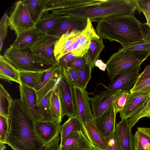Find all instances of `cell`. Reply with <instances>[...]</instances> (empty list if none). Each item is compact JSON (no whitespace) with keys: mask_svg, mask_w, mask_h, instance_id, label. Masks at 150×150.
Returning a JSON list of instances; mask_svg holds the SVG:
<instances>
[{"mask_svg":"<svg viewBox=\"0 0 150 150\" xmlns=\"http://www.w3.org/2000/svg\"><path fill=\"white\" fill-rule=\"evenodd\" d=\"M7 144L14 150H42L44 147L35 132L34 122L20 100H13L9 116Z\"/></svg>","mask_w":150,"mask_h":150,"instance_id":"1","label":"cell"},{"mask_svg":"<svg viewBox=\"0 0 150 150\" xmlns=\"http://www.w3.org/2000/svg\"><path fill=\"white\" fill-rule=\"evenodd\" d=\"M141 23L132 15L111 16L100 21L96 27L98 35L122 46L145 42Z\"/></svg>","mask_w":150,"mask_h":150,"instance_id":"2","label":"cell"},{"mask_svg":"<svg viewBox=\"0 0 150 150\" xmlns=\"http://www.w3.org/2000/svg\"><path fill=\"white\" fill-rule=\"evenodd\" d=\"M137 10L136 0H102L100 3L92 5L56 10L52 12L86 17L91 22L98 23L111 16L134 15Z\"/></svg>","mask_w":150,"mask_h":150,"instance_id":"3","label":"cell"},{"mask_svg":"<svg viewBox=\"0 0 150 150\" xmlns=\"http://www.w3.org/2000/svg\"><path fill=\"white\" fill-rule=\"evenodd\" d=\"M91 22L88 18L87 26L84 30L66 33L56 42L54 53L58 63L61 57L70 52H72L76 57L86 54L91 39L100 37Z\"/></svg>","mask_w":150,"mask_h":150,"instance_id":"4","label":"cell"},{"mask_svg":"<svg viewBox=\"0 0 150 150\" xmlns=\"http://www.w3.org/2000/svg\"><path fill=\"white\" fill-rule=\"evenodd\" d=\"M3 56L18 71H42L56 65L44 57L33 53L30 49H19L12 44Z\"/></svg>","mask_w":150,"mask_h":150,"instance_id":"5","label":"cell"},{"mask_svg":"<svg viewBox=\"0 0 150 150\" xmlns=\"http://www.w3.org/2000/svg\"><path fill=\"white\" fill-rule=\"evenodd\" d=\"M150 55L144 51L129 50L122 47L113 54L106 63V70L112 79L142 63Z\"/></svg>","mask_w":150,"mask_h":150,"instance_id":"6","label":"cell"},{"mask_svg":"<svg viewBox=\"0 0 150 150\" xmlns=\"http://www.w3.org/2000/svg\"><path fill=\"white\" fill-rule=\"evenodd\" d=\"M8 22L10 29L14 31L17 36L35 28V25L24 0L17 1L14 4Z\"/></svg>","mask_w":150,"mask_h":150,"instance_id":"7","label":"cell"},{"mask_svg":"<svg viewBox=\"0 0 150 150\" xmlns=\"http://www.w3.org/2000/svg\"><path fill=\"white\" fill-rule=\"evenodd\" d=\"M74 98L76 115L83 125L86 122L93 121L94 118L91 110V98L87 92L78 86L73 85Z\"/></svg>","mask_w":150,"mask_h":150,"instance_id":"8","label":"cell"},{"mask_svg":"<svg viewBox=\"0 0 150 150\" xmlns=\"http://www.w3.org/2000/svg\"><path fill=\"white\" fill-rule=\"evenodd\" d=\"M57 89L64 115L69 117L76 115L71 82L63 75Z\"/></svg>","mask_w":150,"mask_h":150,"instance_id":"9","label":"cell"},{"mask_svg":"<svg viewBox=\"0 0 150 150\" xmlns=\"http://www.w3.org/2000/svg\"><path fill=\"white\" fill-rule=\"evenodd\" d=\"M34 130L44 147L57 139L61 132V125L54 121L39 120L34 122Z\"/></svg>","mask_w":150,"mask_h":150,"instance_id":"10","label":"cell"},{"mask_svg":"<svg viewBox=\"0 0 150 150\" xmlns=\"http://www.w3.org/2000/svg\"><path fill=\"white\" fill-rule=\"evenodd\" d=\"M20 100L25 110L34 122L40 120L41 117L38 106L36 105V90L23 85H20Z\"/></svg>","mask_w":150,"mask_h":150,"instance_id":"11","label":"cell"},{"mask_svg":"<svg viewBox=\"0 0 150 150\" xmlns=\"http://www.w3.org/2000/svg\"><path fill=\"white\" fill-rule=\"evenodd\" d=\"M87 18L69 15L64 21L59 23L47 34L59 39L64 34L73 31H82L86 27Z\"/></svg>","mask_w":150,"mask_h":150,"instance_id":"12","label":"cell"},{"mask_svg":"<svg viewBox=\"0 0 150 150\" xmlns=\"http://www.w3.org/2000/svg\"><path fill=\"white\" fill-rule=\"evenodd\" d=\"M141 65L122 74L117 75L111 79L106 87L107 90L129 91L134 86L139 74Z\"/></svg>","mask_w":150,"mask_h":150,"instance_id":"13","label":"cell"},{"mask_svg":"<svg viewBox=\"0 0 150 150\" xmlns=\"http://www.w3.org/2000/svg\"><path fill=\"white\" fill-rule=\"evenodd\" d=\"M116 115L113 102L104 112L93 121L97 129L106 139L115 131Z\"/></svg>","mask_w":150,"mask_h":150,"instance_id":"14","label":"cell"},{"mask_svg":"<svg viewBox=\"0 0 150 150\" xmlns=\"http://www.w3.org/2000/svg\"><path fill=\"white\" fill-rule=\"evenodd\" d=\"M59 39L45 34L38 40L30 50L33 53L44 57L54 64L58 65L54 55V50L55 44Z\"/></svg>","mask_w":150,"mask_h":150,"instance_id":"15","label":"cell"},{"mask_svg":"<svg viewBox=\"0 0 150 150\" xmlns=\"http://www.w3.org/2000/svg\"><path fill=\"white\" fill-rule=\"evenodd\" d=\"M122 91L107 89L91 98V108L94 118L104 112Z\"/></svg>","mask_w":150,"mask_h":150,"instance_id":"16","label":"cell"},{"mask_svg":"<svg viewBox=\"0 0 150 150\" xmlns=\"http://www.w3.org/2000/svg\"><path fill=\"white\" fill-rule=\"evenodd\" d=\"M150 97V91L130 93L123 108L119 112L120 117L121 119L129 118L143 106Z\"/></svg>","mask_w":150,"mask_h":150,"instance_id":"17","label":"cell"},{"mask_svg":"<svg viewBox=\"0 0 150 150\" xmlns=\"http://www.w3.org/2000/svg\"><path fill=\"white\" fill-rule=\"evenodd\" d=\"M59 147V150H93L94 146L81 130L72 133Z\"/></svg>","mask_w":150,"mask_h":150,"instance_id":"18","label":"cell"},{"mask_svg":"<svg viewBox=\"0 0 150 150\" xmlns=\"http://www.w3.org/2000/svg\"><path fill=\"white\" fill-rule=\"evenodd\" d=\"M101 1L98 0H47L44 8L43 12L91 6L99 4Z\"/></svg>","mask_w":150,"mask_h":150,"instance_id":"19","label":"cell"},{"mask_svg":"<svg viewBox=\"0 0 150 150\" xmlns=\"http://www.w3.org/2000/svg\"><path fill=\"white\" fill-rule=\"evenodd\" d=\"M115 131L122 150H134L133 136L129 127L127 119H121L116 123Z\"/></svg>","mask_w":150,"mask_h":150,"instance_id":"20","label":"cell"},{"mask_svg":"<svg viewBox=\"0 0 150 150\" xmlns=\"http://www.w3.org/2000/svg\"><path fill=\"white\" fill-rule=\"evenodd\" d=\"M69 16L49 12H44L41 19L35 23V28L44 34H47Z\"/></svg>","mask_w":150,"mask_h":150,"instance_id":"21","label":"cell"},{"mask_svg":"<svg viewBox=\"0 0 150 150\" xmlns=\"http://www.w3.org/2000/svg\"><path fill=\"white\" fill-rule=\"evenodd\" d=\"M82 131L84 135L94 146L103 150L106 148V138L97 129L93 121H87L83 125Z\"/></svg>","mask_w":150,"mask_h":150,"instance_id":"22","label":"cell"},{"mask_svg":"<svg viewBox=\"0 0 150 150\" xmlns=\"http://www.w3.org/2000/svg\"><path fill=\"white\" fill-rule=\"evenodd\" d=\"M45 34L35 28H32L17 36L12 45L18 48L30 49Z\"/></svg>","mask_w":150,"mask_h":150,"instance_id":"23","label":"cell"},{"mask_svg":"<svg viewBox=\"0 0 150 150\" xmlns=\"http://www.w3.org/2000/svg\"><path fill=\"white\" fill-rule=\"evenodd\" d=\"M0 78L9 83L14 82L19 83V71L8 62L4 56L0 55Z\"/></svg>","mask_w":150,"mask_h":150,"instance_id":"24","label":"cell"},{"mask_svg":"<svg viewBox=\"0 0 150 150\" xmlns=\"http://www.w3.org/2000/svg\"><path fill=\"white\" fill-rule=\"evenodd\" d=\"M83 125L77 115L69 117L68 120L61 125L60 142L62 145L65 140L73 133L82 130Z\"/></svg>","mask_w":150,"mask_h":150,"instance_id":"25","label":"cell"},{"mask_svg":"<svg viewBox=\"0 0 150 150\" xmlns=\"http://www.w3.org/2000/svg\"><path fill=\"white\" fill-rule=\"evenodd\" d=\"M45 71H19L20 85L25 86L36 90L42 83V78Z\"/></svg>","mask_w":150,"mask_h":150,"instance_id":"26","label":"cell"},{"mask_svg":"<svg viewBox=\"0 0 150 150\" xmlns=\"http://www.w3.org/2000/svg\"><path fill=\"white\" fill-rule=\"evenodd\" d=\"M105 47L103 39L100 37L91 40L89 48L86 53L88 63L92 69L95 66L96 62L99 58L101 52Z\"/></svg>","mask_w":150,"mask_h":150,"instance_id":"27","label":"cell"},{"mask_svg":"<svg viewBox=\"0 0 150 150\" xmlns=\"http://www.w3.org/2000/svg\"><path fill=\"white\" fill-rule=\"evenodd\" d=\"M50 103L53 120L60 124L64 115L57 87L53 90L51 94L50 98Z\"/></svg>","mask_w":150,"mask_h":150,"instance_id":"28","label":"cell"},{"mask_svg":"<svg viewBox=\"0 0 150 150\" xmlns=\"http://www.w3.org/2000/svg\"><path fill=\"white\" fill-rule=\"evenodd\" d=\"M30 15L36 23L41 18L43 10L47 0H24Z\"/></svg>","mask_w":150,"mask_h":150,"instance_id":"29","label":"cell"},{"mask_svg":"<svg viewBox=\"0 0 150 150\" xmlns=\"http://www.w3.org/2000/svg\"><path fill=\"white\" fill-rule=\"evenodd\" d=\"M13 100L2 85L0 84V115L8 117Z\"/></svg>","mask_w":150,"mask_h":150,"instance_id":"30","label":"cell"},{"mask_svg":"<svg viewBox=\"0 0 150 150\" xmlns=\"http://www.w3.org/2000/svg\"><path fill=\"white\" fill-rule=\"evenodd\" d=\"M144 117L150 119V97L136 112L127 119L128 126L130 130H131L140 119Z\"/></svg>","mask_w":150,"mask_h":150,"instance_id":"31","label":"cell"},{"mask_svg":"<svg viewBox=\"0 0 150 150\" xmlns=\"http://www.w3.org/2000/svg\"><path fill=\"white\" fill-rule=\"evenodd\" d=\"M63 75V74L50 79L39 90L36 91L37 96L36 105H37L48 93L51 90L57 87Z\"/></svg>","mask_w":150,"mask_h":150,"instance_id":"32","label":"cell"},{"mask_svg":"<svg viewBox=\"0 0 150 150\" xmlns=\"http://www.w3.org/2000/svg\"><path fill=\"white\" fill-rule=\"evenodd\" d=\"M55 89L48 93L38 105L41 117L40 120L53 121L51 112L50 98L52 92Z\"/></svg>","mask_w":150,"mask_h":150,"instance_id":"33","label":"cell"},{"mask_svg":"<svg viewBox=\"0 0 150 150\" xmlns=\"http://www.w3.org/2000/svg\"><path fill=\"white\" fill-rule=\"evenodd\" d=\"M134 150H150V137L137 130L133 136Z\"/></svg>","mask_w":150,"mask_h":150,"instance_id":"34","label":"cell"},{"mask_svg":"<svg viewBox=\"0 0 150 150\" xmlns=\"http://www.w3.org/2000/svg\"><path fill=\"white\" fill-rule=\"evenodd\" d=\"M92 69L90 64L88 63L81 68L74 69L78 76V80L76 86L86 89L91 78Z\"/></svg>","mask_w":150,"mask_h":150,"instance_id":"35","label":"cell"},{"mask_svg":"<svg viewBox=\"0 0 150 150\" xmlns=\"http://www.w3.org/2000/svg\"><path fill=\"white\" fill-rule=\"evenodd\" d=\"M9 128V117L0 115V142L5 144H7Z\"/></svg>","mask_w":150,"mask_h":150,"instance_id":"36","label":"cell"},{"mask_svg":"<svg viewBox=\"0 0 150 150\" xmlns=\"http://www.w3.org/2000/svg\"><path fill=\"white\" fill-rule=\"evenodd\" d=\"M8 16L5 13L2 16L0 21V51H1L4 41L6 37L8 27Z\"/></svg>","mask_w":150,"mask_h":150,"instance_id":"37","label":"cell"},{"mask_svg":"<svg viewBox=\"0 0 150 150\" xmlns=\"http://www.w3.org/2000/svg\"><path fill=\"white\" fill-rule=\"evenodd\" d=\"M129 93V91H123L114 101V109L116 114L123 108Z\"/></svg>","mask_w":150,"mask_h":150,"instance_id":"38","label":"cell"},{"mask_svg":"<svg viewBox=\"0 0 150 150\" xmlns=\"http://www.w3.org/2000/svg\"><path fill=\"white\" fill-rule=\"evenodd\" d=\"M88 63L87 54H85L83 56L76 57L64 67L74 69H79L83 67Z\"/></svg>","mask_w":150,"mask_h":150,"instance_id":"39","label":"cell"},{"mask_svg":"<svg viewBox=\"0 0 150 150\" xmlns=\"http://www.w3.org/2000/svg\"><path fill=\"white\" fill-rule=\"evenodd\" d=\"M106 139L107 145L106 148L105 150H122L115 131Z\"/></svg>","mask_w":150,"mask_h":150,"instance_id":"40","label":"cell"},{"mask_svg":"<svg viewBox=\"0 0 150 150\" xmlns=\"http://www.w3.org/2000/svg\"><path fill=\"white\" fill-rule=\"evenodd\" d=\"M150 91V78L144 80L140 84L133 86L129 92L133 93H145Z\"/></svg>","mask_w":150,"mask_h":150,"instance_id":"41","label":"cell"},{"mask_svg":"<svg viewBox=\"0 0 150 150\" xmlns=\"http://www.w3.org/2000/svg\"><path fill=\"white\" fill-rule=\"evenodd\" d=\"M122 47L129 50L144 51L150 53V43L144 42L131 45L125 46Z\"/></svg>","mask_w":150,"mask_h":150,"instance_id":"42","label":"cell"},{"mask_svg":"<svg viewBox=\"0 0 150 150\" xmlns=\"http://www.w3.org/2000/svg\"><path fill=\"white\" fill-rule=\"evenodd\" d=\"M150 78V65H147L143 71L138 75L133 86H135Z\"/></svg>","mask_w":150,"mask_h":150,"instance_id":"43","label":"cell"},{"mask_svg":"<svg viewBox=\"0 0 150 150\" xmlns=\"http://www.w3.org/2000/svg\"><path fill=\"white\" fill-rule=\"evenodd\" d=\"M76 57L72 52L66 54L59 60L58 64L62 67L65 66L69 62L74 59Z\"/></svg>","mask_w":150,"mask_h":150,"instance_id":"44","label":"cell"},{"mask_svg":"<svg viewBox=\"0 0 150 150\" xmlns=\"http://www.w3.org/2000/svg\"><path fill=\"white\" fill-rule=\"evenodd\" d=\"M139 13L144 11H150V0H136Z\"/></svg>","mask_w":150,"mask_h":150,"instance_id":"45","label":"cell"},{"mask_svg":"<svg viewBox=\"0 0 150 150\" xmlns=\"http://www.w3.org/2000/svg\"><path fill=\"white\" fill-rule=\"evenodd\" d=\"M141 27L145 42L150 43V27L146 23H141Z\"/></svg>","mask_w":150,"mask_h":150,"instance_id":"46","label":"cell"},{"mask_svg":"<svg viewBox=\"0 0 150 150\" xmlns=\"http://www.w3.org/2000/svg\"><path fill=\"white\" fill-rule=\"evenodd\" d=\"M60 139V136L49 144L45 146L42 150H59V142Z\"/></svg>","mask_w":150,"mask_h":150,"instance_id":"47","label":"cell"},{"mask_svg":"<svg viewBox=\"0 0 150 150\" xmlns=\"http://www.w3.org/2000/svg\"><path fill=\"white\" fill-rule=\"evenodd\" d=\"M68 69L73 80V85H76L78 80V76L76 71L74 69L66 67Z\"/></svg>","mask_w":150,"mask_h":150,"instance_id":"48","label":"cell"},{"mask_svg":"<svg viewBox=\"0 0 150 150\" xmlns=\"http://www.w3.org/2000/svg\"><path fill=\"white\" fill-rule=\"evenodd\" d=\"M106 66V64L104 63L101 59L97 60L95 63V66L98 67L100 70L103 71H105Z\"/></svg>","mask_w":150,"mask_h":150,"instance_id":"49","label":"cell"},{"mask_svg":"<svg viewBox=\"0 0 150 150\" xmlns=\"http://www.w3.org/2000/svg\"><path fill=\"white\" fill-rule=\"evenodd\" d=\"M137 129V130L142 132L150 137V128L138 127Z\"/></svg>","mask_w":150,"mask_h":150,"instance_id":"50","label":"cell"},{"mask_svg":"<svg viewBox=\"0 0 150 150\" xmlns=\"http://www.w3.org/2000/svg\"><path fill=\"white\" fill-rule=\"evenodd\" d=\"M142 12L146 19V24L150 27V11H144Z\"/></svg>","mask_w":150,"mask_h":150,"instance_id":"51","label":"cell"},{"mask_svg":"<svg viewBox=\"0 0 150 150\" xmlns=\"http://www.w3.org/2000/svg\"><path fill=\"white\" fill-rule=\"evenodd\" d=\"M6 148L5 144L0 142V150H5Z\"/></svg>","mask_w":150,"mask_h":150,"instance_id":"52","label":"cell"},{"mask_svg":"<svg viewBox=\"0 0 150 150\" xmlns=\"http://www.w3.org/2000/svg\"><path fill=\"white\" fill-rule=\"evenodd\" d=\"M93 150H103L97 147L94 146Z\"/></svg>","mask_w":150,"mask_h":150,"instance_id":"53","label":"cell"}]
</instances>
